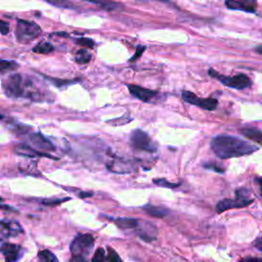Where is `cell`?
Masks as SVG:
<instances>
[{"instance_id":"cell-41","label":"cell","mask_w":262,"mask_h":262,"mask_svg":"<svg viewBox=\"0 0 262 262\" xmlns=\"http://www.w3.org/2000/svg\"><path fill=\"white\" fill-rule=\"evenodd\" d=\"M3 119V115L2 114H0V121Z\"/></svg>"},{"instance_id":"cell-6","label":"cell","mask_w":262,"mask_h":262,"mask_svg":"<svg viewBox=\"0 0 262 262\" xmlns=\"http://www.w3.org/2000/svg\"><path fill=\"white\" fill-rule=\"evenodd\" d=\"M94 237L91 234H79L73 239L70 246V250L73 255L83 256L86 258L92 252L94 248Z\"/></svg>"},{"instance_id":"cell-1","label":"cell","mask_w":262,"mask_h":262,"mask_svg":"<svg viewBox=\"0 0 262 262\" xmlns=\"http://www.w3.org/2000/svg\"><path fill=\"white\" fill-rule=\"evenodd\" d=\"M213 152L222 160L251 155L258 150V146L231 135H217L211 140Z\"/></svg>"},{"instance_id":"cell-42","label":"cell","mask_w":262,"mask_h":262,"mask_svg":"<svg viewBox=\"0 0 262 262\" xmlns=\"http://www.w3.org/2000/svg\"><path fill=\"white\" fill-rule=\"evenodd\" d=\"M1 202H2V199H1V198H0V203H1Z\"/></svg>"},{"instance_id":"cell-23","label":"cell","mask_w":262,"mask_h":262,"mask_svg":"<svg viewBox=\"0 0 262 262\" xmlns=\"http://www.w3.org/2000/svg\"><path fill=\"white\" fill-rule=\"evenodd\" d=\"M18 68V63L14 60H5L0 59V74L14 71Z\"/></svg>"},{"instance_id":"cell-35","label":"cell","mask_w":262,"mask_h":262,"mask_svg":"<svg viewBox=\"0 0 262 262\" xmlns=\"http://www.w3.org/2000/svg\"><path fill=\"white\" fill-rule=\"evenodd\" d=\"M238 262H262V258L260 257H246Z\"/></svg>"},{"instance_id":"cell-30","label":"cell","mask_w":262,"mask_h":262,"mask_svg":"<svg viewBox=\"0 0 262 262\" xmlns=\"http://www.w3.org/2000/svg\"><path fill=\"white\" fill-rule=\"evenodd\" d=\"M66 201H69V198L67 199H54V200H44L42 201V204L45 206H57Z\"/></svg>"},{"instance_id":"cell-12","label":"cell","mask_w":262,"mask_h":262,"mask_svg":"<svg viewBox=\"0 0 262 262\" xmlns=\"http://www.w3.org/2000/svg\"><path fill=\"white\" fill-rule=\"evenodd\" d=\"M225 6L231 10L255 13L257 9V0H225Z\"/></svg>"},{"instance_id":"cell-26","label":"cell","mask_w":262,"mask_h":262,"mask_svg":"<svg viewBox=\"0 0 262 262\" xmlns=\"http://www.w3.org/2000/svg\"><path fill=\"white\" fill-rule=\"evenodd\" d=\"M91 262H106V255L104 252V249L98 248L91 259Z\"/></svg>"},{"instance_id":"cell-4","label":"cell","mask_w":262,"mask_h":262,"mask_svg":"<svg viewBox=\"0 0 262 262\" xmlns=\"http://www.w3.org/2000/svg\"><path fill=\"white\" fill-rule=\"evenodd\" d=\"M208 74L218 80L219 82H221L224 86L229 87V88H233V89H245L251 86L252 81L250 80V78L246 75V74H237L235 76H225V75H221L218 72H216L214 69H210Z\"/></svg>"},{"instance_id":"cell-7","label":"cell","mask_w":262,"mask_h":262,"mask_svg":"<svg viewBox=\"0 0 262 262\" xmlns=\"http://www.w3.org/2000/svg\"><path fill=\"white\" fill-rule=\"evenodd\" d=\"M182 99L190 104L196 105L203 110H207V111H214L217 105H218V100L216 98L213 97H207V98H202L196 96L194 93H192L191 91H187L184 90L181 93Z\"/></svg>"},{"instance_id":"cell-25","label":"cell","mask_w":262,"mask_h":262,"mask_svg":"<svg viewBox=\"0 0 262 262\" xmlns=\"http://www.w3.org/2000/svg\"><path fill=\"white\" fill-rule=\"evenodd\" d=\"M132 120H133V119H132L130 116L124 115V116H122V117L108 120V121H106L105 123H106V124H111V125H113V126H122V125H125V124L130 123Z\"/></svg>"},{"instance_id":"cell-38","label":"cell","mask_w":262,"mask_h":262,"mask_svg":"<svg viewBox=\"0 0 262 262\" xmlns=\"http://www.w3.org/2000/svg\"><path fill=\"white\" fill-rule=\"evenodd\" d=\"M258 186H259V189H260V193H261V198H262V177H256L255 178Z\"/></svg>"},{"instance_id":"cell-5","label":"cell","mask_w":262,"mask_h":262,"mask_svg":"<svg viewBox=\"0 0 262 262\" xmlns=\"http://www.w3.org/2000/svg\"><path fill=\"white\" fill-rule=\"evenodd\" d=\"M130 144L136 150L155 152L158 149L157 144L150 136L141 129H135L130 134Z\"/></svg>"},{"instance_id":"cell-18","label":"cell","mask_w":262,"mask_h":262,"mask_svg":"<svg viewBox=\"0 0 262 262\" xmlns=\"http://www.w3.org/2000/svg\"><path fill=\"white\" fill-rule=\"evenodd\" d=\"M239 132L248 139L254 141L255 143L259 144L262 146V130L258 128H250V127H245L239 130Z\"/></svg>"},{"instance_id":"cell-39","label":"cell","mask_w":262,"mask_h":262,"mask_svg":"<svg viewBox=\"0 0 262 262\" xmlns=\"http://www.w3.org/2000/svg\"><path fill=\"white\" fill-rule=\"evenodd\" d=\"M254 50H255L257 53H259V54L262 55V44L257 45V46L254 48Z\"/></svg>"},{"instance_id":"cell-8","label":"cell","mask_w":262,"mask_h":262,"mask_svg":"<svg viewBox=\"0 0 262 262\" xmlns=\"http://www.w3.org/2000/svg\"><path fill=\"white\" fill-rule=\"evenodd\" d=\"M29 145L37 150L44 151H53L55 150V146L53 143L48 140L42 133L40 132H31L27 134Z\"/></svg>"},{"instance_id":"cell-31","label":"cell","mask_w":262,"mask_h":262,"mask_svg":"<svg viewBox=\"0 0 262 262\" xmlns=\"http://www.w3.org/2000/svg\"><path fill=\"white\" fill-rule=\"evenodd\" d=\"M146 49V47L145 46H142V45H138L137 47H136V50H135V53H134V55L130 58V61L131 62H133L134 60H136L137 58H139L141 55H142V53L144 52V50Z\"/></svg>"},{"instance_id":"cell-14","label":"cell","mask_w":262,"mask_h":262,"mask_svg":"<svg viewBox=\"0 0 262 262\" xmlns=\"http://www.w3.org/2000/svg\"><path fill=\"white\" fill-rule=\"evenodd\" d=\"M14 152L17 154L18 156H21V157H27V158H36V157H45V158H49V159H57V158H54L46 152H43V151H40V150H37L35 148H33L32 146H30L29 144H24V143H20V144H17L14 146Z\"/></svg>"},{"instance_id":"cell-29","label":"cell","mask_w":262,"mask_h":262,"mask_svg":"<svg viewBox=\"0 0 262 262\" xmlns=\"http://www.w3.org/2000/svg\"><path fill=\"white\" fill-rule=\"evenodd\" d=\"M76 43H78L79 45L81 46H84L86 48H93L94 47V41L90 38H86V37H83V38H78L76 40Z\"/></svg>"},{"instance_id":"cell-16","label":"cell","mask_w":262,"mask_h":262,"mask_svg":"<svg viewBox=\"0 0 262 262\" xmlns=\"http://www.w3.org/2000/svg\"><path fill=\"white\" fill-rule=\"evenodd\" d=\"M89 3H93L106 11H118L124 9V5L114 0H82Z\"/></svg>"},{"instance_id":"cell-24","label":"cell","mask_w":262,"mask_h":262,"mask_svg":"<svg viewBox=\"0 0 262 262\" xmlns=\"http://www.w3.org/2000/svg\"><path fill=\"white\" fill-rule=\"evenodd\" d=\"M47 3L59 7V8H68V9H77V7L74 5L73 2L68 0H45Z\"/></svg>"},{"instance_id":"cell-2","label":"cell","mask_w":262,"mask_h":262,"mask_svg":"<svg viewBox=\"0 0 262 262\" xmlns=\"http://www.w3.org/2000/svg\"><path fill=\"white\" fill-rule=\"evenodd\" d=\"M254 200L250 198V191L246 187H239L235 190V196L233 199H223L216 205V211L223 213L226 210L244 208L252 204Z\"/></svg>"},{"instance_id":"cell-40","label":"cell","mask_w":262,"mask_h":262,"mask_svg":"<svg viewBox=\"0 0 262 262\" xmlns=\"http://www.w3.org/2000/svg\"><path fill=\"white\" fill-rule=\"evenodd\" d=\"M91 195H92V192H87V191L80 192V198H89Z\"/></svg>"},{"instance_id":"cell-3","label":"cell","mask_w":262,"mask_h":262,"mask_svg":"<svg viewBox=\"0 0 262 262\" xmlns=\"http://www.w3.org/2000/svg\"><path fill=\"white\" fill-rule=\"evenodd\" d=\"M41 34V28L34 21L18 18L15 28V38L18 43L28 44Z\"/></svg>"},{"instance_id":"cell-9","label":"cell","mask_w":262,"mask_h":262,"mask_svg":"<svg viewBox=\"0 0 262 262\" xmlns=\"http://www.w3.org/2000/svg\"><path fill=\"white\" fill-rule=\"evenodd\" d=\"M134 230L136 231V234L146 243H150L157 239L158 228L155 224H152L149 221L139 219L138 224Z\"/></svg>"},{"instance_id":"cell-32","label":"cell","mask_w":262,"mask_h":262,"mask_svg":"<svg viewBox=\"0 0 262 262\" xmlns=\"http://www.w3.org/2000/svg\"><path fill=\"white\" fill-rule=\"evenodd\" d=\"M204 168L206 169H209V170H213L217 173H224V169H222L221 167H218L216 164H213V163H207L204 165Z\"/></svg>"},{"instance_id":"cell-27","label":"cell","mask_w":262,"mask_h":262,"mask_svg":"<svg viewBox=\"0 0 262 262\" xmlns=\"http://www.w3.org/2000/svg\"><path fill=\"white\" fill-rule=\"evenodd\" d=\"M106 262H122V259L119 256V254L113 248H111V247L107 248Z\"/></svg>"},{"instance_id":"cell-13","label":"cell","mask_w":262,"mask_h":262,"mask_svg":"<svg viewBox=\"0 0 262 262\" xmlns=\"http://www.w3.org/2000/svg\"><path fill=\"white\" fill-rule=\"evenodd\" d=\"M127 88L133 97H135L143 102L150 101L158 94V92L155 90L143 88V87L135 85V84H127Z\"/></svg>"},{"instance_id":"cell-36","label":"cell","mask_w":262,"mask_h":262,"mask_svg":"<svg viewBox=\"0 0 262 262\" xmlns=\"http://www.w3.org/2000/svg\"><path fill=\"white\" fill-rule=\"evenodd\" d=\"M253 245H254V247H255L257 250H259V251L262 252V235L259 236V237H257V238L255 239V242L253 243Z\"/></svg>"},{"instance_id":"cell-11","label":"cell","mask_w":262,"mask_h":262,"mask_svg":"<svg viewBox=\"0 0 262 262\" xmlns=\"http://www.w3.org/2000/svg\"><path fill=\"white\" fill-rule=\"evenodd\" d=\"M0 251L6 262H17L24 255V249L19 245L3 243L0 245Z\"/></svg>"},{"instance_id":"cell-20","label":"cell","mask_w":262,"mask_h":262,"mask_svg":"<svg viewBox=\"0 0 262 262\" xmlns=\"http://www.w3.org/2000/svg\"><path fill=\"white\" fill-rule=\"evenodd\" d=\"M34 52L39 54H48L54 50V47L51 43L46 41H41L37 45H35L32 49Z\"/></svg>"},{"instance_id":"cell-17","label":"cell","mask_w":262,"mask_h":262,"mask_svg":"<svg viewBox=\"0 0 262 262\" xmlns=\"http://www.w3.org/2000/svg\"><path fill=\"white\" fill-rule=\"evenodd\" d=\"M142 210H144L146 212V214H148L149 216L155 217V218H164L167 215H169V213H170L169 209H167L163 206H155V205H150V204L143 206Z\"/></svg>"},{"instance_id":"cell-22","label":"cell","mask_w":262,"mask_h":262,"mask_svg":"<svg viewBox=\"0 0 262 262\" xmlns=\"http://www.w3.org/2000/svg\"><path fill=\"white\" fill-rule=\"evenodd\" d=\"M39 262H58L56 256L49 250H42L38 253Z\"/></svg>"},{"instance_id":"cell-37","label":"cell","mask_w":262,"mask_h":262,"mask_svg":"<svg viewBox=\"0 0 262 262\" xmlns=\"http://www.w3.org/2000/svg\"><path fill=\"white\" fill-rule=\"evenodd\" d=\"M69 262H86V259H85V257H83V256L73 255Z\"/></svg>"},{"instance_id":"cell-10","label":"cell","mask_w":262,"mask_h":262,"mask_svg":"<svg viewBox=\"0 0 262 262\" xmlns=\"http://www.w3.org/2000/svg\"><path fill=\"white\" fill-rule=\"evenodd\" d=\"M24 232L23 226L15 220L12 219H1L0 220V237L9 238L14 237Z\"/></svg>"},{"instance_id":"cell-15","label":"cell","mask_w":262,"mask_h":262,"mask_svg":"<svg viewBox=\"0 0 262 262\" xmlns=\"http://www.w3.org/2000/svg\"><path fill=\"white\" fill-rule=\"evenodd\" d=\"M106 168L113 173H130L133 170L131 162L122 159L111 161L110 163L106 164Z\"/></svg>"},{"instance_id":"cell-33","label":"cell","mask_w":262,"mask_h":262,"mask_svg":"<svg viewBox=\"0 0 262 262\" xmlns=\"http://www.w3.org/2000/svg\"><path fill=\"white\" fill-rule=\"evenodd\" d=\"M9 33V24L5 20L0 19V34L7 35Z\"/></svg>"},{"instance_id":"cell-34","label":"cell","mask_w":262,"mask_h":262,"mask_svg":"<svg viewBox=\"0 0 262 262\" xmlns=\"http://www.w3.org/2000/svg\"><path fill=\"white\" fill-rule=\"evenodd\" d=\"M44 78H46V79H48L49 81H51L52 83H54L57 87H59L60 85H63V84H71L72 82L71 81H69V80H57V79H53V78H50V77H46V76H44Z\"/></svg>"},{"instance_id":"cell-28","label":"cell","mask_w":262,"mask_h":262,"mask_svg":"<svg viewBox=\"0 0 262 262\" xmlns=\"http://www.w3.org/2000/svg\"><path fill=\"white\" fill-rule=\"evenodd\" d=\"M154 183L159 185V186H163V187H168V188H175V187H178L179 186V183H172V182H169L168 180L166 179H155L154 180Z\"/></svg>"},{"instance_id":"cell-19","label":"cell","mask_w":262,"mask_h":262,"mask_svg":"<svg viewBox=\"0 0 262 262\" xmlns=\"http://www.w3.org/2000/svg\"><path fill=\"white\" fill-rule=\"evenodd\" d=\"M139 219L132 217H120L115 219V223L121 229H135Z\"/></svg>"},{"instance_id":"cell-21","label":"cell","mask_w":262,"mask_h":262,"mask_svg":"<svg viewBox=\"0 0 262 262\" xmlns=\"http://www.w3.org/2000/svg\"><path fill=\"white\" fill-rule=\"evenodd\" d=\"M91 60V54L86 49H80L76 52L75 61L79 64H86Z\"/></svg>"}]
</instances>
